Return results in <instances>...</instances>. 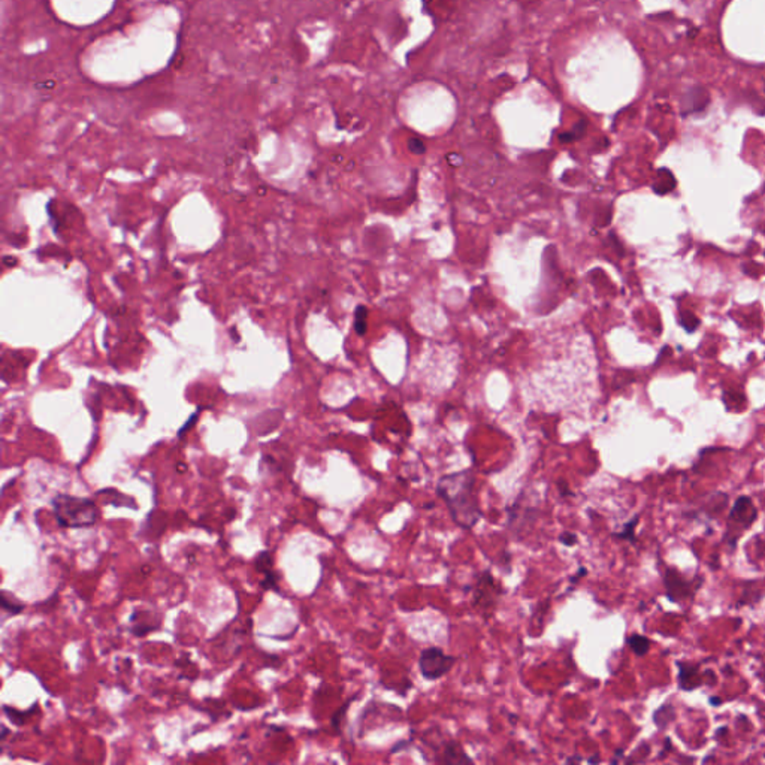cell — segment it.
I'll return each mask as SVG.
<instances>
[{
  "mask_svg": "<svg viewBox=\"0 0 765 765\" xmlns=\"http://www.w3.org/2000/svg\"><path fill=\"white\" fill-rule=\"evenodd\" d=\"M454 662L456 657L444 653L440 647H428L420 653L419 670L426 680L433 682L447 674Z\"/></svg>",
  "mask_w": 765,
  "mask_h": 765,
  "instance_id": "cell-3",
  "label": "cell"
},
{
  "mask_svg": "<svg viewBox=\"0 0 765 765\" xmlns=\"http://www.w3.org/2000/svg\"><path fill=\"white\" fill-rule=\"evenodd\" d=\"M710 103V94L704 87L695 85L692 89L687 90L682 98V115L687 117L692 114H700L707 110V106Z\"/></svg>",
  "mask_w": 765,
  "mask_h": 765,
  "instance_id": "cell-5",
  "label": "cell"
},
{
  "mask_svg": "<svg viewBox=\"0 0 765 765\" xmlns=\"http://www.w3.org/2000/svg\"><path fill=\"white\" fill-rule=\"evenodd\" d=\"M558 540H559V543H562V544L567 546V547H573V546H576V544L578 543L577 535L573 534V532H568V531L562 532V534H560V535L558 537Z\"/></svg>",
  "mask_w": 765,
  "mask_h": 765,
  "instance_id": "cell-14",
  "label": "cell"
},
{
  "mask_svg": "<svg viewBox=\"0 0 765 765\" xmlns=\"http://www.w3.org/2000/svg\"><path fill=\"white\" fill-rule=\"evenodd\" d=\"M366 316L368 311L365 307H357L356 309V331L359 335H363L366 332Z\"/></svg>",
  "mask_w": 765,
  "mask_h": 765,
  "instance_id": "cell-13",
  "label": "cell"
},
{
  "mask_svg": "<svg viewBox=\"0 0 765 765\" xmlns=\"http://www.w3.org/2000/svg\"><path fill=\"white\" fill-rule=\"evenodd\" d=\"M565 762H567V764H578V762H582V758H580V757H571V758H568Z\"/></svg>",
  "mask_w": 765,
  "mask_h": 765,
  "instance_id": "cell-19",
  "label": "cell"
},
{
  "mask_svg": "<svg viewBox=\"0 0 765 765\" xmlns=\"http://www.w3.org/2000/svg\"><path fill=\"white\" fill-rule=\"evenodd\" d=\"M586 573H587V569H586L585 567H582V568H578V569H577V573H576V576L569 578V582H571V585H573V586H574V585H576V582H577V580H578L580 577H585V576H586Z\"/></svg>",
  "mask_w": 765,
  "mask_h": 765,
  "instance_id": "cell-18",
  "label": "cell"
},
{
  "mask_svg": "<svg viewBox=\"0 0 765 765\" xmlns=\"http://www.w3.org/2000/svg\"><path fill=\"white\" fill-rule=\"evenodd\" d=\"M6 735H8V730H6V726H2V741H5V739H6Z\"/></svg>",
  "mask_w": 765,
  "mask_h": 765,
  "instance_id": "cell-20",
  "label": "cell"
},
{
  "mask_svg": "<svg viewBox=\"0 0 765 765\" xmlns=\"http://www.w3.org/2000/svg\"><path fill=\"white\" fill-rule=\"evenodd\" d=\"M679 322H680L682 327L685 329V331H686L687 334L695 332L696 329H698V326L701 325L700 318L696 317L694 313H691V311H682V313H680Z\"/></svg>",
  "mask_w": 765,
  "mask_h": 765,
  "instance_id": "cell-10",
  "label": "cell"
},
{
  "mask_svg": "<svg viewBox=\"0 0 765 765\" xmlns=\"http://www.w3.org/2000/svg\"><path fill=\"white\" fill-rule=\"evenodd\" d=\"M256 569L259 571V573H262L265 576L274 573L273 558H270V553H268V551H264V553L256 559Z\"/></svg>",
  "mask_w": 765,
  "mask_h": 765,
  "instance_id": "cell-11",
  "label": "cell"
},
{
  "mask_svg": "<svg viewBox=\"0 0 765 765\" xmlns=\"http://www.w3.org/2000/svg\"><path fill=\"white\" fill-rule=\"evenodd\" d=\"M54 517L62 528H89L98 520L96 502L60 493L51 501Z\"/></svg>",
  "mask_w": 765,
  "mask_h": 765,
  "instance_id": "cell-2",
  "label": "cell"
},
{
  "mask_svg": "<svg viewBox=\"0 0 765 765\" xmlns=\"http://www.w3.org/2000/svg\"><path fill=\"white\" fill-rule=\"evenodd\" d=\"M350 703H352V700L348 701V703H345V704L343 705V709H340V710H338V712L334 714V718H332V726H334L335 730L340 728V721L344 718L345 712L348 710V704H350Z\"/></svg>",
  "mask_w": 765,
  "mask_h": 765,
  "instance_id": "cell-15",
  "label": "cell"
},
{
  "mask_svg": "<svg viewBox=\"0 0 765 765\" xmlns=\"http://www.w3.org/2000/svg\"><path fill=\"white\" fill-rule=\"evenodd\" d=\"M0 603H2V610H3V612L8 613V614H11V616H14V614H20V613L23 612V610H24V604L18 601L17 596L5 592V590L2 592V598H0Z\"/></svg>",
  "mask_w": 765,
  "mask_h": 765,
  "instance_id": "cell-8",
  "label": "cell"
},
{
  "mask_svg": "<svg viewBox=\"0 0 765 765\" xmlns=\"http://www.w3.org/2000/svg\"><path fill=\"white\" fill-rule=\"evenodd\" d=\"M674 187H676V178L673 175V172L665 168L657 171L656 181L653 182L655 193H657V195H667L668 191L674 190Z\"/></svg>",
  "mask_w": 765,
  "mask_h": 765,
  "instance_id": "cell-7",
  "label": "cell"
},
{
  "mask_svg": "<svg viewBox=\"0 0 765 765\" xmlns=\"http://www.w3.org/2000/svg\"><path fill=\"white\" fill-rule=\"evenodd\" d=\"M257 193H259V195H260V196H262V195H265V193H266V190H265V189H259V191H257Z\"/></svg>",
  "mask_w": 765,
  "mask_h": 765,
  "instance_id": "cell-22",
  "label": "cell"
},
{
  "mask_svg": "<svg viewBox=\"0 0 765 765\" xmlns=\"http://www.w3.org/2000/svg\"><path fill=\"white\" fill-rule=\"evenodd\" d=\"M628 646L631 647V651L637 656H644L648 652V648H651V640L647 637L634 634L628 638Z\"/></svg>",
  "mask_w": 765,
  "mask_h": 765,
  "instance_id": "cell-9",
  "label": "cell"
},
{
  "mask_svg": "<svg viewBox=\"0 0 765 765\" xmlns=\"http://www.w3.org/2000/svg\"><path fill=\"white\" fill-rule=\"evenodd\" d=\"M502 590L497 585L495 578L492 577L489 571H484L477 578V583L474 586V595H472V605L486 612H493V608L497 605V601Z\"/></svg>",
  "mask_w": 765,
  "mask_h": 765,
  "instance_id": "cell-4",
  "label": "cell"
},
{
  "mask_svg": "<svg viewBox=\"0 0 765 765\" xmlns=\"http://www.w3.org/2000/svg\"><path fill=\"white\" fill-rule=\"evenodd\" d=\"M638 519H640V517H638V516H635V517H634V519H633L631 522H629V524H626V525L624 526V529H622L621 532H616V534H614V537H617V538H622V540H629V541H634V540H635V534H634V531H635V526H637V524H638Z\"/></svg>",
  "mask_w": 765,
  "mask_h": 765,
  "instance_id": "cell-12",
  "label": "cell"
},
{
  "mask_svg": "<svg viewBox=\"0 0 765 765\" xmlns=\"http://www.w3.org/2000/svg\"><path fill=\"white\" fill-rule=\"evenodd\" d=\"M710 701H712V703H713V704H716V703H718V704H719V703H721V701H719V700H716V698H712V700H710Z\"/></svg>",
  "mask_w": 765,
  "mask_h": 765,
  "instance_id": "cell-24",
  "label": "cell"
},
{
  "mask_svg": "<svg viewBox=\"0 0 765 765\" xmlns=\"http://www.w3.org/2000/svg\"><path fill=\"white\" fill-rule=\"evenodd\" d=\"M558 488H559V492H560V495H562V497L571 495V492H569V486H568V483H567V481H564V480H560V481L558 483Z\"/></svg>",
  "mask_w": 765,
  "mask_h": 765,
  "instance_id": "cell-17",
  "label": "cell"
},
{
  "mask_svg": "<svg viewBox=\"0 0 765 765\" xmlns=\"http://www.w3.org/2000/svg\"><path fill=\"white\" fill-rule=\"evenodd\" d=\"M177 470H178V471H184L186 468H184V465L181 463V465H178V468H177Z\"/></svg>",
  "mask_w": 765,
  "mask_h": 765,
  "instance_id": "cell-23",
  "label": "cell"
},
{
  "mask_svg": "<svg viewBox=\"0 0 765 765\" xmlns=\"http://www.w3.org/2000/svg\"><path fill=\"white\" fill-rule=\"evenodd\" d=\"M442 762L445 764H472V758L465 753L463 748L456 741H449L445 746Z\"/></svg>",
  "mask_w": 765,
  "mask_h": 765,
  "instance_id": "cell-6",
  "label": "cell"
},
{
  "mask_svg": "<svg viewBox=\"0 0 765 765\" xmlns=\"http://www.w3.org/2000/svg\"><path fill=\"white\" fill-rule=\"evenodd\" d=\"M587 762H590V764H596V762H599V757H595V758H590V759H589V761H587Z\"/></svg>",
  "mask_w": 765,
  "mask_h": 765,
  "instance_id": "cell-21",
  "label": "cell"
},
{
  "mask_svg": "<svg viewBox=\"0 0 765 765\" xmlns=\"http://www.w3.org/2000/svg\"><path fill=\"white\" fill-rule=\"evenodd\" d=\"M409 144H410V150H411L414 154H423L424 150H426V148H424V144H423L420 139H418V138L411 139Z\"/></svg>",
  "mask_w": 765,
  "mask_h": 765,
  "instance_id": "cell-16",
  "label": "cell"
},
{
  "mask_svg": "<svg viewBox=\"0 0 765 765\" xmlns=\"http://www.w3.org/2000/svg\"><path fill=\"white\" fill-rule=\"evenodd\" d=\"M438 497L445 502L454 524L472 529L483 517L476 492V477L471 470L442 476L437 483Z\"/></svg>",
  "mask_w": 765,
  "mask_h": 765,
  "instance_id": "cell-1",
  "label": "cell"
}]
</instances>
